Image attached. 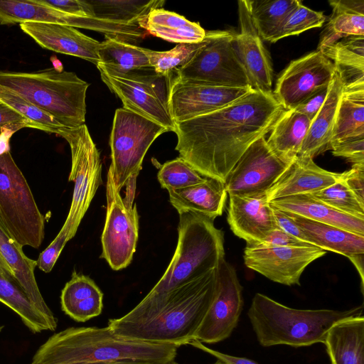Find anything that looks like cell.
<instances>
[{
    "instance_id": "6125c7cd",
    "label": "cell",
    "mask_w": 364,
    "mask_h": 364,
    "mask_svg": "<svg viewBox=\"0 0 364 364\" xmlns=\"http://www.w3.org/2000/svg\"><path fill=\"white\" fill-rule=\"evenodd\" d=\"M2 328H3V326H0V331H1Z\"/></svg>"
},
{
    "instance_id": "6f0895ef",
    "label": "cell",
    "mask_w": 364,
    "mask_h": 364,
    "mask_svg": "<svg viewBox=\"0 0 364 364\" xmlns=\"http://www.w3.org/2000/svg\"><path fill=\"white\" fill-rule=\"evenodd\" d=\"M75 364H164V363H155L146 362V361L121 360V361H114V362L75 363Z\"/></svg>"
},
{
    "instance_id": "816d5d0a",
    "label": "cell",
    "mask_w": 364,
    "mask_h": 364,
    "mask_svg": "<svg viewBox=\"0 0 364 364\" xmlns=\"http://www.w3.org/2000/svg\"><path fill=\"white\" fill-rule=\"evenodd\" d=\"M23 127H31L38 129L35 124L31 122H20L9 124L0 127V156L10 151L9 141L12 135Z\"/></svg>"
},
{
    "instance_id": "1f68e13d",
    "label": "cell",
    "mask_w": 364,
    "mask_h": 364,
    "mask_svg": "<svg viewBox=\"0 0 364 364\" xmlns=\"http://www.w3.org/2000/svg\"><path fill=\"white\" fill-rule=\"evenodd\" d=\"M329 4L333 12L321 33L318 50L349 36H364L363 0H331Z\"/></svg>"
},
{
    "instance_id": "3957f363",
    "label": "cell",
    "mask_w": 364,
    "mask_h": 364,
    "mask_svg": "<svg viewBox=\"0 0 364 364\" xmlns=\"http://www.w3.org/2000/svg\"><path fill=\"white\" fill-rule=\"evenodd\" d=\"M180 346L127 339L108 327H71L50 336L31 364H75L121 360L164 363L174 360Z\"/></svg>"
},
{
    "instance_id": "f546056e",
    "label": "cell",
    "mask_w": 364,
    "mask_h": 364,
    "mask_svg": "<svg viewBox=\"0 0 364 364\" xmlns=\"http://www.w3.org/2000/svg\"><path fill=\"white\" fill-rule=\"evenodd\" d=\"M314 246L343 255L348 258L364 253V236L339 228L285 212Z\"/></svg>"
},
{
    "instance_id": "d590c367",
    "label": "cell",
    "mask_w": 364,
    "mask_h": 364,
    "mask_svg": "<svg viewBox=\"0 0 364 364\" xmlns=\"http://www.w3.org/2000/svg\"><path fill=\"white\" fill-rule=\"evenodd\" d=\"M299 0H249L252 21L262 41L271 42Z\"/></svg>"
},
{
    "instance_id": "91938a15",
    "label": "cell",
    "mask_w": 364,
    "mask_h": 364,
    "mask_svg": "<svg viewBox=\"0 0 364 364\" xmlns=\"http://www.w3.org/2000/svg\"><path fill=\"white\" fill-rule=\"evenodd\" d=\"M164 364H178V363H176L174 360H170L168 362H166Z\"/></svg>"
},
{
    "instance_id": "d6986e66",
    "label": "cell",
    "mask_w": 364,
    "mask_h": 364,
    "mask_svg": "<svg viewBox=\"0 0 364 364\" xmlns=\"http://www.w3.org/2000/svg\"><path fill=\"white\" fill-rule=\"evenodd\" d=\"M228 222L232 232L247 245L261 243L278 228L266 196H229Z\"/></svg>"
},
{
    "instance_id": "f5cc1de1",
    "label": "cell",
    "mask_w": 364,
    "mask_h": 364,
    "mask_svg": "<svg viewBox=\"0 0 364 364\" xmlns=\"http://www.w3.org/2000/svg\"><path fill=\"white\" fill-rule=\"evenodd\" d=\"M188 344L212 355L225 364H259L258 363L246 358L232 356L211 349L206 347L203 343L197 340H192Z\"/></svg>"
},
{
    "instance_id": "c3c4849f",
    "label": "cell",
    "mask_w": 364,
    "mask_h": 364,
    "mask_svg": "<svg viewBox=\"0 0 364 364\" xmlns=\"http://www.w3.org/2000/svg\"><path fill=\"white\" fill-rule=\"evenodd\" d=\"M264 246L277 247H307L314 246L308 242L300 240L295 237L285 232L281 229L276 228L272 230L267 237L259 244Z\"/></svg>"
},
{
    "instance_id": "680465c9",
    "label": "cell",
    "mask_w": 364,
    "mask_h": 364,
    "mask_svg": "<svg viewBox=\"0 0 364 364\" xmlns=\"http://www.w3.org/2000/svg\"><path fill=\"white\" fill-rule=\"evenodd\" d=\"M50 60L53 63V68L55 70H57L58 72L63 71V65L62 63L55 56H52L50 58Z\"/></svg>"
},
{
    "instance_id": "e575fe53",
    "label": "cell",
    "mask_w": 364,
    "mask_h": 364,
    "mask_svg": "<svg viewBox=\"0 0 364 364\" xmlns=\"http://www.w3.org/2000/svg\"><path fill=\"white\" fill-rule=\"evenodd\" d=\"M92 17L124 24H135L142 28L148 14L161 8V0H86Z\"/></svg>"
},
{
    "instance_id": "83f0119b",
    "label": "cell",
    "mask_w": 364,
    "mask_h": 364,
    "mask_svg": "<svg viewBox=\"0 0 364 364\" xmlns=\"http://www.w3.org/2000/svg\"><path fill=\"white\" fill-rule=\"evenodd\" d=\"M321 51L333 62L343 91L364 90V36L341 39Z\"/></svg>"
},
{
    "instance_id": "60d3db41",
    "label": "cell",
    "mask_w": 364,
    "mask_h": 364,
    "mask_svg": "<svg viewBox=\"0 0 364 364\" xmlns=\"http://www.w3.org/2000/svg\"><path fill=\"white\" fill-rule=\"evenodd\" d=\"M310 194L339 212L364 220V205L341 179L326 188Z\"/></svg>"
},
{
    "instance_id": "4fadbf2b",
    "label": "cell",
    "mask_w": 364,
    "mask_h": 364,
    "mask_svg": "<svg viewBox=\"0 0 364 364\" xmlns=\"http://www.w3.org/2000/svg\"><path fill=\"white\" fill-rule=\"evenodd\" d=\"M243 304L242 287L235 268L224 257L217 267L213 302L193 340L212 344L230 337L237 326Z\"/></svg>"
},
{
    "instance_id": "6da1fadb",
    "label": "cell",
    "mask_w": 364,
    "mask_h": 364,
    "mask_svg": "<svg viewBox=\"0 0 364 364\" xmlns=\"http://www.w3.org/2000/svg\"><path fill=\"white\" fill-rule=\"evenodd\" d=\"M284 110L273 93L252 90L213 112L175 123V149L202 176L225 182L241 156Z\"/></svg>"
},
{
    "instance_id": "7a4b0ae2",
    "label": "cell",
    "mask_w": 364,
    "mask_h": 364,
    "mask_svg": "<svg viewBox=\"0 0 364 364\" xmlns=\"http://www.w3.org/2000/svg\"><path fill=\"white\" fill-rule=\"evenodd\" d=\"M217 267L167 292L145 296L122 317L109 319L107 326L127 339L188 344L213 302Z\"/></svg>"
},
{
    "instance_id": "484cf974",
    "label": "cell",
    "mask_w": 364,
    "mask_h": 364,
    "mask_svg": "<svg viewBox=\"0 0 364 364\" xmlns=\"http://www.w3.org/2000/svg\"><path fill=\"white\" fill-rule=\"evenodd\" d=\"M331 364H364V316L334 323L323 343Z\"/></svg>"
},
{
    "instance_id": "9f6ffc18",
    "label": "cell",
    "mask_w": 364,
    "mask_h": 364,
    "mask_svg": "<svg viewBox=\"0 0 364 364\" xmlns=\"http://www.w3.org/2000/svg\"><path fill=\"white\" fill-rule=\"evenodd\" d=\"M0 273H1L4 277H6L7 279L15 282L18 284L14 273L11 270V269L9 267V266L7 264L1 255L0 254Z\"/></svg>"
},
{
    "instance_id": "603a6c76",
    "label": "cell",
    "mask_w": 364,
    "mask_h": 364,
    "mask_svg": "<svg viewBox=\"0 0 364 364\" xmlns=\"http://www.w3.org/2000/svg\"><path fill=\"white\" fill-rule=\"evenodd\" d=\"M0 254L14 273L18 285L55 331L57 319L43 299L35 278L36 261L25 255L22 247L9 235L1 222Z\"/></svg>"
},
{
    "instance_id": "d4e9b609",
    "label": "cell",
    "mask_w": 364,
    "mask_h": 364,
    "mask_svg": "<svg viewBox=\"0 0 364 364\" xmlns=\"http://www.w3.org/2000/svg\"><path fill=\"white\" fill-rule=\"evenodd\" d=\"M168 192L178 214L191 211L213 220L223 214L228 196L224 183L208 177L203 183Z\"/></svg>"
},
{
    "instance_id": "f907efd6",
    "label": "cell",
    "mask_w": 364,
    "mask_h": 364,
    "mask_svg": "<svg viewBox=\"0 0 364 364\" xmlns=\"http://www.w3.org/2000/svg\"><path fill=\"white\" fill-rule=\"evenodd\" d=\"M271 207L276 223L279 229L300 240L309 243L307 237L285 212L272 205Z\"/></svg>"
},
{
    "instance_id": "8992f818",
    "label": "cell",
    "mask_w": 364,
    "mask_h": 364,
    "mask_svg": "<svg viewBox=\"0 0 364 364\" xmlns=\"http://www.w3.org/2000/svg\"><path fill=\"white\" fill-rule=\"evenodd\" d=\"M225 257L223 232L213 220L187 211L179 213L175 252L161 279L146 296L167 292L216 268Z\"/></svg>"
},
{
    "instance_id": "ab89813d",
    "label": "cell",
    "mask_w": 364,
    "mask_h": 364,
    "mask_svg": "<svg viewBox=\"0 0 364 364\" xmlns=\"http://www.w3.org/2000/svg\"><path fill=\"white\" fill-rule=\"evenodd\" d=\"M157 177L161 186L168 191L201 183L207 178L180 156L162 164Z\"/></svg>"
},
{
    "instance_id": "f1b7e54d",
    "label": "cell",
    "mask_w": 364,
    "mask_h": 364,
    "mask_svg": "<svg viewBox=\"0 0 364 364\" xmlns=\"http://www.w3.org/2000/svg\"><path fill=\"white\" fill-rule=\"evenodd\" d=\"M103 293L89 277L73 271L62 290V310L73 320L85 322L99 316L103 308Z\"/></svg>"
},
{
    "instance_id": "5b68a950",
    "label": "cell",
    "mask_w": 364,
    "mask_h": 364,
    "mask_svg": "<svg viewBox=\"0 0 364 364\" xmlns=\"http://www.w3.org/2000/svg\"><path fill=\"white\" fill-rule=\"evenodd\" d=\"M88 87L75 73L53 68L31 73L0 70V90L18 95L65 127L85 124Z\"/></svg>"
},
{
    "instance_id": "7c38bea8",
    "label": "cell",
    "mask_w": 364,
    "mask_h": 364,
    "mask_svg": "<svg viewBox=\"0 0 364 364\" xmlns=\"http://www.w3.org/2000/svg\"><path fill=\"white\" fill-rule=\"evenodd\" d=\"M106 196L107 212L101 238V257L113 270H120L131 263L136 251L139 215L135 203L132 208L124 203L109 169L107 176Z\"/></svg>"
},
{
    "instance_id": "e0dca14e",
    "label": "cell",
    "mask_w": 364,
    "mask_h": 364,
    "mask_svg": "<svg viewBox=\"0 0 364 364\" xmlns=\"http://www.w3.org/2000/svg\"><path fill=\"white\" fill-rule=\"evenodd\" d=\"M252 87H232L182 82L174 80L169 109L174 123L219 109L244 97Z\"/></svg>"
},
{
    "instance_id": "277c9868",
    "label": "cell",
    "mask_w": 364,
    "mask_h": 364,
    "mask_svg": "<svg viewBox=\"0 0 364 364\" xmlns=\"http://www.w3.org/2000/svg\"><path fill=\"white\" fill-rule=\"evenodd\" d=\"M363 313V305L344 311L296 309L257 293L247 316L261 346L303 347L323 343L334 323Z\"/></svg>"
},
{
    "instance_id": "11a10c76",
    "label": "cell",
    "mask_w": 364,
    "mask_h": 364,
    "mask_svg": "<svg viewBox=\"0 0 364 364\" xmlns=\"http://www.w3.org/2000/svg\"><path fill=\"white\" fill-rule=\"evenodd\" d=\"M357 269L361 279L362 291L364 285V253L355 254L348 257Z\"/></svg>"
},
{
    "instance_id": "f6af8a7d",
    "label": "cell",
    "mask_w": 364,
    "mask_h": 364,
    "mask_svg": "<svg viewBox=\"0 0 364 364\" xmlns=\"http://www.w3.org/2000/svg\"><path fill=\"white\" fill-rule=\"evenodd\" d=\"M68 241L67 234L60 230L51 243L40 254L36 261V266L46 273L51 272L63 249Z\"/></svg>"
},
{
    "instance_id": "ac0fdd59",
    "label": "cell",
    "mask_w": 364,
    "mask_h": 364,
    "mask_svg": "<svg viewBox=\"0 0 364 364\" xmlns=\"http://www.w3.org/2000/svg\"><path fill=\"white\" fill-rule=\"evenodd\" d=\"M238 4L240 31L234 43L238 57L247 73L252 90L272 92L273 68L269 52L255 28L249 9V0Z\"/></svg>"
},
{
    "instance_id": "9a60e30c",
    "label": "cell",
    "mask_w": 364,
    "mask_h": 364,
    "mask_svg": "<svg viewBox=\"0 0 364 364\" xmlns=\"http://www.w3.org/2000/svg\"><path fill=\"white\" fill-rule=\"evenodd\" d=\"M335 74L333 62L316 50L292 60L277 78L272 93L284 109H294L328 87Z\"/></svg>"
},
{
    "instance_id": "2e32d148",
    "label": "cell",
    "mask_w": 364,
    "mask_h": 364,
    "mask_svg": "<svg viewBox=\"0 0 364 364\" xmlns=\"http://www.w3.org/2000/svg\"><path fill=\"white\" fill-rule=\"evenodd\" d=\"M326 250L316 246L277 247L247 245L244 262L250 269L282 284L300 285L306 267L325 255Z\"/></svg>"
},
{
    "instance_id": "836d02e7",
    "label": "cell",
    "mask_w": 364,
    "mask_h": 364,
    "mask_svg": "<svg viewBox=\"0 0 364 364\" xmlns=\"http://www.w3.org/2000/svg\"><path fill=\"white\" fill-rule=\"evenodd\" d=\"M144 48L114 38L100 42L97 68L100 73H124L151 67Z\"/></svg>"
},
{
    "instance_id": "7bdbcfd3",
    "label": "cell",
    "mask_w": 364,
    "mask_h": 364,
    "mask_svg": "<svg viewBox=\"0 0 364 364\" xmlns=\"http://www.w3.org/2000/svg\"><path fill=\"white\" fill-rule=\"evenodd\" d=\"M326 20V16L322 11H314L301 2L284 21L271 43L287 36L299 35L311 28L321 27Z\"/></svg>"
},
{
    "instance_id": "52a82bcc",
    "label": "cell",
    "mask_w": 364,
    "mask_h": 364,
    "mask_svg": "<svg viewBox=\"0 0 364 364\" xmlns=\"http://www.w3.org/2000/svg\"><path fill=\"white\" fill-rule=\"evenodd\" d=\"M168 129L158 123L124 107L116 109L109 137L111 171L117 190L126 206L132 208L137 176L144 158L152 144Z\"/></svg>"
},
{
    "instance_id": "ba28073f",
    "label": "cell",
    "mask_w": 364,
    "mask_h": 364,
    "mask_svg": "<svg viewBox=\"0 0 364 364\" xmlns=\"http://www.w3.org/2000/svg\"><path fill=\"white\" fill-rule=\"evenodd\" d=\"M0 222L22 247L42 244L45 218L10 151L0 156Z\"/></svg>"
},
{
    "instance_id": "4dcf8cb0",
    "label": "cell",
    "mask_w": 364,
    "mask_h": 364,
    "mask_svg": "<svg viewBox=\"0 0 364 364\" xmlns=\"http://www.w3.org/2000/svg\"><path fill=\"white\" fill-rule=\"evenodd\" d=\"M311 122L294 109H284L269 132L268 146L279 158L292 162L299 154Z\"/></svg>"
},
{
    "instance_id": "b9f144b4",
    "label": "cell",
    "mask_w": 364,
    "mask_h": 364,
    "mask_svg": "<svg viewBox=\"0 0 364 364\" xmlns=\"http://www.w3.org/2000/svg\"><path fill=\"white\" fill-rule=\"evenodd\" d=\"M0 101L37 125L40 130L57 134L63 127L50 114L11 92L0 90Z\"/></svg>"
},
{
    "instance_id": "7402d4cb",
    "label": "cell",
    "mask_w": 364,
    "mask_h": 364,
    "mask_svg": "<svg viewBox=\"0 0 364 364\" xmlns=\"http://www.w3.org/2000/svg\"><path fill=\"white\" fill-rule=\"evenodd\" d=\"M26 22L58 23L104 33L106 22L94 17L68 14L41 4L36 0H0V23Z\"/></svg>"
},
{
    "instance_id": "9c48e42d",
    "label": "cell",
    "mask_w": 364,
    "mask_h": 364,
    "mask_svg": "<svg viewBox=\"0 0 364 364\" xmlns=\"http://www.w3.org/2000/svg\"><path fill=\"white\" fill-rule=\"evenodd\" d=\"M100 73L109 90L122 100L123 107L158 123L168 132L174 131L169 97L176 70L164 75L150 67L124 73Z\"/></svg>"
},
{
    "instance_id": "5bb4252c",
    "label": "cell",
    "mask_w": 364,
    "mask_h": 364,
    "mask_svg": "<svg viewBox=\"0 0 364 364\" xmlns=\"http://www.w3.org/2000/svg\"><path fill=\"white\" fill-rule=\"evenodd\" d=\"M291 163L279 158L269 148L265 136L261 137L248 147L230 172L225 182L227 193L264 195Z\"/></svg>"
},
{
    "instance_id": "ffe728a7",
    "label": "cell",
    "mask_w": 364,
    "mask_h": 364,
    "mask_svg": "<svg viewBox=\"0 0 364 364\" xmlns=\"http://www.w3.org/2000/svg\"><path fill=\"white\" fill-rule=\"evenodd\" d=\"M21 29L41 47L56 53L80 58L95 64L99 63L100 42L75 28L58 23L26 22Z\"/></svg>"
},
{
    "instance_id": "94428289",
    "label": "cell",
    "mask_w": 364,
    "mask_h": 364,
    "mask_svg": "<svg viewBox=\"0 0 364 364\" xmlns=\"http://www.w3.org/2000/svg\"><path fill=\"white\" fill-rule=\"evenodd\" d=\"M213 364H225V363H223V362H221V361H220V360H218V361H216V362H215V363H213Z\"/></svg>"
},
{
    "instance_id": "cb8c5ba5",
    "label": "cell",
    "mask_w": 364,
    "mask_h": 364,
    "mask_svg": "<svg viewBox=\"0 0 364 364\" xmlns=\"http://www.w3.org/2000/svg\"><path fill=\"white\" fill-rule=\"evenodd\" d=\"M269 203L284 212L364 236V220L339 212L310 193L280 198Z\"/></svg>"
},
{
    "instance_id": "d6a6232c",
    "label": "cell",
    "mask_w": 364,
    "mask_h": 364,
    "mask_svg": "<svg viewBox=\"0 0 364 364\" xmlns=\"http://www.w3.org/2000/svg\"><path fill=\"white\" fill-rule=\"evenodd\" d=\"M142 28L151 35L178 43H199L206 36L200 23L162 8L153 9L148 14Z\"/></svg>"
},
{
    "instance_id": "db71d44e",
    "label": "cell",
    "mask_w": 364,
    "mask_h": 364,
    "mask_svg": "<svg viewBox=\"0 0 364 364\" xmlns=\"http://www.w3.org/2000/svg\"><path fill=\"white\" fill-rule=\"evenodd\" d=\"M20 122L30 121L27 120L12 107L0 101V127L9 124Z\"/></svg>"
},
{
    "instance_id": "f35d334b",
    "label": "cell",
    "mask_w": 364,
    "mask_h": 364,
    "mask_svg": "<svg viewBox=\"0 0 364 364\" xmlns=\"http://www.w3.org/2000/svg\"><path fill=\"white\" fill-rule=\"evenodd\" d=\"M208 38L199 43H178L173 48L166 51L144 49L149 63L160 74H169L187 63L194 54L207 43Z\"/></svg>"
},
{
    "instance_id": "681fc988",
    "label": "cell",
    "mask_w": 364,
    "mask_h": 364,
    "mask_svg": "<svg viewBox=\"0 0 364 364\" xmlns=\"http://www.w3.org/2000/svg\"><path fill=\"white\" fill-rule=\"evenodd\" d=\"M329 85L317 92L301 104L299 105L294 109L305 116L311 121L316 117L322 107L328 92Z\"/></svg>"
},
{
    "instance_id": "30bf717a",
    "label": "cell",
    "mask_w": 364,
    "mask_h": 364,
    "mask_svg": "<svg viewBox=\"0 0 364 364\" xmlns=\"http://www.w3.org/2000/svg\"><path fill=\"white\" fill-rule=\"evenodd\" d=\"M57 134L68 141L71 151L68 181L74 183V189L70 210L60 230L70 240L75 235L102 183V162L85 124L73 128L62 127Z\"/></svg>"
},
{
    "instance_id": "ee69618b",
    "label": "cell",
    "mask_w": 364,
    "mask_h": 364,
    "mask_svg": "<svg viewBox=\"0 0 364 364\" xmlns=\"http://www.w3.org/2000/svg\"><path fill=\"white\" fill-rule=\"evenodd\" d=\"M335 156L346 159L352 166L364 165V134L346 137L331 145Z\"/></svg>"
},
{
    "instance_id": "44dd1931",
    "label": "cell",
    "mask_w": 364,
    "mask_h": 364,
    "mask_svg": "<svg viewBox=\"0 0 364 364\" xmlns=\"http://www.w3.org/2000/svg\"><path fill=\"white\" fill-rule=\"evenodd\" d=\"M341 173L325 170L313 159L297 156L266 192L268 202L299 194L313 193L341 179Z\"/></svg>"
},
{
    "instance_id": "8fae6325",
    "label": "cell",
    "mask_w": 364,
    "mask_h": 364,
    "mask_svg": "<svg viewBox=\"0 0 364 364\" xmlns=\"http://www.w3.org/2000/svg\"><path fill=\"white\" fill-rule=\"evenodd\" d=\"M231 31H206L207 43L176 70V80L232 87H251Z\"/></svg>"
},
{
    "instance_id": "7dc6e473",
    "label": "cell",
    "mask_w": 364,
    "mask_h": 364,
    "mask_svg": "<svg viewBox=\"0 0 364 364\" xmlns=\"http://www.w3.org/2000/svg\"><path fill=\"white\" fill-rule=\"evenodd\" d=\"M341 179L364 205V165L352 166L350 170L341 173Z\"/></svg>"
},
{
    "instance_id": "74e56055",
    "label": "cell",
    "mask_w": 364,
    "mask_h": 364,
    "mask_svg": "<svg viewBox=\"0 0 364 364\" xmlns=\"http://www.w3.org/2000/svg\"><path fill=\"white\" fill-rule=\"evenodd\" d=\"M0 301L16 312L33 332L53 331L45 316L34 306L21 287L0 273Z\"/></svg>"
},
{
    "instance_id": "4316f807",
    "label": "cell",
    "mask_w": 364,
    "mask_h": 364,
    "mask_svg": "<svg viewBox=\"0 0 364 364\" xmlns=\"http://www.w3.org/2000/svg\"><path fill=\"white\" fill-rule=\"evenodd\" d=\"M342 92L341 82L336 73L329 85L327 97L311 121L297 156L314 159L331 149V141Z\"/></svg>"
},
{
    "instance_id": "8d00e7d4",
    "label": "cell",
    "mask_w": 364,
    "mask_h": 364,
    "mask_svg": "<svg viewBox=\"0 0 364 364\" xmlns=\"http://www.w3.org/2000/svg\"><path fill=\"white\" fill-rule=\"evenodd\" d=\"M359 134H364V90L343 91L331 145Z\"/></svg>"
},
{
    "instance_id": "bcb514c9",
    "label": "cell",
    "mask_w": 364,
    "mask_h": 364,
    "mask_svg": "<svg viewBox=\"0 0 364 364\" xmlns=\"http://www.w3.org/2000/svg\"><path fill=\"white\" fill-rule=\"evenodd\" d=\"M38 3L61 12L80 16L92 17L86 0H36Z\"/></svg>"
}]
</instances>
